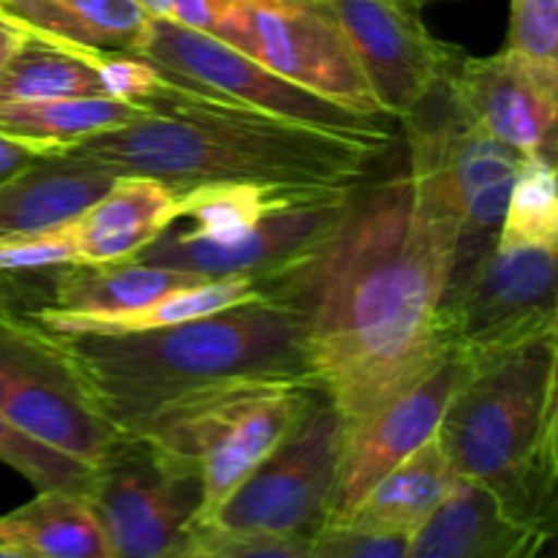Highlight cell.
I'll list each match as a JSON object with an SVG mask.
<instances>
[{
    "label": "cell",
    "instance_id": "obj_1",
    "mask_svg": "<svg viewBox=\"0 0 558 558\" xmlns=\"http://www.w3.org/2000/svg\"><path fill=\"white\" fill-rule=\"evenodd\" d=\"M452 245V229L401 169L360 185L338 232L265 287L303 311L311 379L347 430L447 354L439 308Z\"/></svg>",
    "mask_w": 558,
    "mask_h": 558
},
{
    "label": "cell",
    "instance_id": "obj_2",
    "mask_svg": "<svg viewBox=\"0 0 558 558\" xmlns=\"http://www.w3.org/2000/svg\"><path fill=\"white\" fill-rule=\"evenodd\" d=\"M140 120L65 147L114 174L185 191L207 183H267L357 191L392 134L354 136L292 123L163 80Z\"/></svg>",
    "mask_w": 558,
    "mask_h": 558
},
{
    "label": "cell",
    "instance_id": "obj_3",
    "mask_svg": "<svg viewBox=\"0 0 558 558\" xmlns=\"http://www.w3.org/2000/svg\"><path fill=\"white\" fill-rule=\"evenodd\" d=\"M54 338L98 412L129 436L172 403L213 387L311 379L303 311L272 294L158 330Z\"/></svg>",
    "mask_w": 558,
    "mask_h": 558
},
{
    "label": "cell",
    "instance_id": "obj_4",
    "mask_svg": "<svg viewBox=\"0 0 558 558\" xmlns=\"http://www.w3.org/2000/svg\"><path fill=\"white\" fill-rule=\"evenodd\" d=\"M436 441L456 474L518 523L554 532L558 480V336L463 363Z\"/></svg>",
    "mask_w": 558,
    "mask_h": 558
},
{
    "label": "cell",
    "instance_id": "obj_5",
    "mask_svg": "<svg viewBox=\"0 0 558 558\" xmlns=\"http://www.w3.org/2000/svg\"><path fill=\"white\" fill-rule=\"evenodd\" d=\"M456 71L439 76L401 114L407 172L417 199L452 229L445 298L496 248L523 156L490 136L463 107Z\"/></svg>",
    "mask_w": 558,
    "mask_h": 558
},
{
    "label": "cell",
    "instance_id": "obj_6",
    "mask_svg": "<svg viewBox=\"0 0 558 558\" xmlns=\"http://www.w3.org/2000/svg\"><path fill=\"white\" fill-rule=\"evenodd\" d=\"M319 392L314 379H243L163 409L140 434L196 463L205 488L202 523L270 456Z\"/></svg>",
    "mask_w": 558,
    "mask_h": 558
},
{
    "label": "cell",
    "instance_id": "obj_7",
    "mask_svg": "<svg viewBox=\"0 0 558 558\" xmlns=\"http://www.w3.org/2000/svg\"><path fill=\"white\" fill-rule=\"evenodd\" d=\"M87 499L112 558H191L202 532L205 488L194 461L147 436L120 434L93 466Z\"/></svg>",
    "mask_w": 558,
    "mask_h": 558
},
{
    "label": "cell",
    "instance_id": "obj_8",
    "mask_svg": "<svg viewBox=\"0 0 558 558\" xmlns=\"http://www.w3.org/2000/svg\"><path fill=\"white\" fill-rule=\"evenodd\" d=\"M347 441V420L316 392L270 456L202 526L240 537L314 539L325 529Z\"/></svg>",
    "mask_w": 558,
    "mask_h": 558
},
{
    "label": "cell",
    "instance_id": "obj_9",
    "mask_svg": "<svg viewBox=\"0 0 558 558\" xmlns=\"http://www.w3.org/2000/svg\"><path fill=\"white\" fill-rule=\"evenodd\" d=\"M134 54L156 65L163 80L174 85L191 87L205 96L256 109L272 118L316 125L336 134H392L387 129V118H368L330 98L316 96L278 76L276 71L265 69L213 33L178 25L174 20H147Z\"/></svg>",
    "mask_w": 558,
    "mask_h": 558
},
{
    "label": "cell",
    "instance_id": "obj_10",
    "mask_svg": "<svg viewBox=\"0 0 558 558\" xmlns=\"http://www.w3.org/2000/svg\"><path fill=\"white\" fill-rule=\"evenodd\" d=\"M439 336L463 363L558 336V248L496 245L441 300Z\"/></svg>",
    "mask_w": 558,
    "mask_h": 558
},
{
    "label": "cell",
    "instance_id": "obj_11",
    "mask_svg": "<svg viewBox=\"0 0 558 558\" xmlns=\"http://www.w3.org/2000/svg\"><path fill=\"white\" fill-rule=\"evenodd\" d=\"M213 36L316 96L387 118L325 0H238Z\"/></svg>",
    "mask_w": 558,
    "mask_h": 558
},
{
    "label": "cell",
    "instance_id": "obj_12",
    "mask_svg": "<svg viewBox=\"0 0 558 558\" xmlns=\"http://www.w3.org/2000/svg\"><path fill=\"white\" fill-rule=\"evenodd\" d=\"M0 414L90 466L120 439L58 338L16 316H0Z\"/></svg>",
    "mask_w": 558,
    "mask_h": 558
},
{
    "label": "cell",
    "instance_id": "obj_13",
    "mask_svg": "<svg viewBox=\"0 0 558 558\" xmlns=\"http://www.w3.org/2000/svg\"><path fill=\"white\" fill-rule=\"evenodd\" d=\"M357 54L387 118H401L439 76L463 60V49L428 31L423 9L445 0H325Z\"/></svg>",
    "mask_w": 558,
    "mask_h": 558
},
{
    "label": "cell",
    "instance_id": "obj_14",
    "mask_svg": "<svg viewBox=\"0 0 558 558\" xmlns=\"http://www.w3.org/2000/svg\"><path fill=\"white\" fill-rule=\"evenodd\" d=\"M354 194L357 191H341V194L322 196L298 210L267 218L254 232L227 245L185 240L172 232H163L156 243L147 245L131 262L169 267V270L189 272V276L207 278V281L251 278L265 289L272 278L298 267L338 232Z\"/></svg>",
    "mask_w": 558,
    "mask_h": 558
},
{
    "label": "cell",
    "instance_id": "obj_15",
    "mask_svg": "<svg viewBox=\"0 0 558 558\" xmlns=\"http://www.w3.org/2000/svg\"><path fill=\"white\" fill-rule=\"evenodd\" d=\"M461 374L463 360L447 349L423 379L396 392L374 414L347 430L325 526H341L371 485L434 439Z\"/></svg>",
    "mask_w": 558,
    "mask_h": 558
},
{
    "label": "cell",
    "instance_id": "obj_16",
    "mask_svg": "<svg viewBox=\"0 0 558 558\" xmlns=\"http://www.w3.org/2000/svg\"><path fill=\"white\" fill-rule=\"evenodd\" d=\"M456 87L474 120L521 156L556 161L558 65L534 63L512 49L469 58L456 69Z\"/></svg>",
    "mask_w": 558,
    "mask_h": 558
},
{
    "label": "cell",
    "instance_id": "obj_17",
    "mask_svg": "<svg viewBox=\"0 0 558 558\" xmlns=\"http://www.w3.org/2000/svg\"><path fill=\"white\" fill-rule=\"evenodd\" d=\"M180 216V191L140 174H118L85 213L65 223L80 265L131 262Z\"/></svg>",
    "mask_w": 558,
    "mask_h": 558
},
{
    "label": "cell",
    "instance_id": "obj_18",
    "mask_svg": "<svg viewBox=\"0 0 558 558\" xmlns=\"http://www.w3.org/2000/svg\"><path fill=\"white\" fill-rule=\"evenodd\" d=\"M554 532L518 523L494 494L458 480L445 505L409 537L407 558H543Z\"/></svg>",
    "mask_w": 558,
    "mask_h": 558
},
{
    "label": "cell",
    "instance_id": "obj_19",
    "mask_svg": "<svg viewBox=\"0 0 558 558\" xmlns=\"http://www.w3.org/2000/svg\"><path fill=\"white\" fill-rule=\"evenodd\" d=\"M114 178L109 169L65 150L41 153L0 180V238L65 227L104 196Z\"/></svg>",
    "mask_w": 558,
    "mask_h": 558
},
{
    "label": "cell",
    "instance_id": "obj_20",
    "mask_svg": "<svg viewBox=\"0 0 558 558\" xmlns=\"http://www.w3.org/2000/svg\"><path fill=\"white\" fill-rule=\"evenodd\" d=\"M262 294L265 289L251 278H213V281L205 278V281L174 289V292L161 294L136 308L107 311V314H71V311L41 308L27 319L54 336H129V332L158 330V327L202 319V316L248 303Z\"/></svg>",
    "mask_w": 558,
    "mask_h": 558
},
{
    "label": "cell",
    "instance_id": "obj_21",
    "mask_svg": "<svg viewBox=\"0 0 558 558\" xmlns=\"http://www.w3.org/2000/svg\"><path fill=\"white\" fill-rule=\"evenodd\" d=\"M458 474L434 439L371 485L341 526L368 534L412 537L458 485Z\"/></svg>",
    "mask_w": 558,
    "mask_h": 558
},
{
    "label": "cell",
    "instance_id": "obj_22",
    "mask_svg": "<svg viewBox=\"0 0 558 558\" xmlns=\"http://www.w3.org/2000/svg\"><path fill=\"white\" fill-rule=\"evenodd\" d=\"M341 194L327 189H292L267 183H207L180 191V216L167 232L185 240L227 245L245 238L272 216L298 210L322 196Z\"/></svg>",
    "mask_w": 558,
    "mask_h": 558
},
{
    "label": "cell",
    "instance_id": "obj_23",
    "mask_svg": "<svg viewBox=\"0 0 558 558\" xmlns=\"http://www.w3.org/2000/svg\"><path fill=\"white\" fill-rule=\"evenodd\" d=\"M0 548L25 558H112L96 507L71 490H44L0 515Z\"/></svg>",
    "mask_w": 558,
    "mask_h": 558
},
{
    "label": "cell",
    "instance_id": "obj_24",
    "mask_svg": "<svg viewBox=\"0 0 558 558\" xmlns=\"http://www.w3.org/2000/svg\"><path fill=\"white\" fill-rule=\"evenodd\" d=\"M31 33L96 52H134L147 16L134 0H0Z\"/></svg>",
    "mask_w": 558,
    "mask_h": 558
},
{
    "label": "cell",
    "instance_id": "obj_25",
    "mask_svg": "<svg viewBox=\"0 0 558 558\" xmlns=\"http://www.w3.org/2000/svg\"><path fill=\"white\" fill-rule=\"evenodd\" d=\"M205 278L145 262H112V265H60L49 287V305L71 314H107L145 305L161 294L183 289Z\"/></svg>",
    "mask_w": 558,
    "mask_h": 558
},
{
    "label": "cell",
    "instance_id": "obj_26",
    "mask_svg": "<svg viewBox=\"0 0 558 558\" xmlns=\"http://www.w3.org/2000/svg\"><path fill=\"white\" fill-rule=\"evenodd\" d=\"M145 112L147 104H129L109 96L0 104V134L41 150H65L87 136L134 123Z\"/></svg>",
    "mask_w": 558,
    "mask_h": 558
},
{
    "label": "cell",
    "instance_id": "obj_27",
    "mask_svg": "<svg viewBox=\"0 0 558 558\" xmlns=\"http://www.w3.org/2000/svg\"><path fill=\"white\" fill-rule=\"evenodd\" d=\"M93 52L27 33L0 71V104L104 96Z\"/></svg>",
    "mask_w": 558,
    "mask_h": 558
},
{
    "label": "cell",
    "instance_id": "obj_28",
    "mask_svg": "<svg viewBox=\"0 0 558 558\" xmlns=\"http://www.w3.org/2000/svg\"><path fill=\"white\" fill-rule=\"evenodd\" d=\"M496 245L558 248V169L554 158L523 156Z\"/></svg>",
    "mask_w": 558,
    "mask_h": 558
},
{
    "label": "cell",
    "instance_id": "obj_29",
    "mask_svg": "<svg viewBox=\"0 0 558 558\" xmlns=\"http://www.w3.org/2000/svg\"><path fill=\"white\" fill-rule=\"evenodd\" d=\"M0 463L22 474L38 494L44 490L87 494L93 483L90 463L36 439L20 425L9 423L3 414H0Z\"/></svg>",
    "mask_w": 558,
    "mask_h": 558
},
{
    "label": "cell",
    "instance_id": "obj_30",
    "mask_svg": "<svg viewBox=\"0 0 558 558\" xmlns=\"http://www.w3.org/2000/svg\"><path fill=\"white\" fill-rule=\"evenodd\" d=\"M505 47L534 63L558 65V0H510Z\"/></svg>",
    "mask_w": 558,
    "mask_h": 558
},
{
    "label": "cell",
    "instance_id": "obj_31",
    "mask_svg": "<svg viewBox=\"0 0 558 558\" xmlns=\"http://www.w3.org/2000/svg\"><path fill=\"white\" fill-rule=\"evenodd\" d=\"M71 262H74V248H71V238L65 227L41 234L0 238V283L20 281L31 272L71 265Z\"/></svg>",
    "mask_w": 558,
    "mask_h": 558
},
{
    "label": "cell",
    "instance_id": "obj_32",
    "mask_svg": "<svg viewBox=\"0 0 558 558\" xmlns=\"http://www.w3.org/2000/svg\"><path fill=\"white\" fill-rule=\"evenodd\" d=\"M93 65L104 96L129 104H145L163 85V74L134 52H93Z\"/></svg>",
    "mask_w": 558,
    "mask_h": 558
},
{
    "label": "cell",
    "instance_id": "obj_33",
    "mask_svg": "<svg viewBox=\"0 0 558 558\" xmlns=\"http://www.w3.org/2000/svg\"><path fill=\"white\" fill-rule=\"evenodd\" d=\"M311 539L300 537H240L202 526L191 558H308Z\"/></svg>",
    "mask_w": 558,
    "mask_h": 558
},
{
    "label": "cell",
    "instance_id": "obj_34",
    "mask_svg": "<svg viewBox=\"0 0 558 558\" xmlns=\"http://www.w3.org/2000/svg\"><path fill=\"white\" fill-rule=\"evenodd\" d=\"M409 537L368 534L349 526H325L311 539L308 558H407Z\"/></svg>",
    "mask_w": 558,
    "mask_h": 558
},
{
    "label": "cell",
    "instance_id": "obj_35",
    "mask_svg": "<svg viewBox=\"0 0 558 558\" xmlns=\"http://www.w3.org/2000/svg\"><path fill=\"white\" fill-rule=\"evenodd\" d=\"M238 0H174L172 20L194 31L213 33Z\"/></svg>",
    "mask_w": 558,
    "mask_h": 558
},
{
    "label": "cell",
    "instance_id": "obj_36",
    "mask_svg": "<svg viewBox=\"0 0 558 558\" xmlns=\"http://www.w3.org/2000/svg\"><path fill=\"white\" fill-rule=\"evenodd\" d=\"M41 153H49V150H41V147H33L27 145V142L11 140V136L0 134V180L20 172L25 163H31L33 158H38Z\"/></svg>",
    "mask_w": 558,
    "mask_h": 558
},
{
    "label": "cell",
    "instance_id": "obj_37",
    "mask_svg": "<svg viewBox=\"0 0 558 558\" xmlns=\"http://www.w3.org/2000/svg\"><path fill=\"white\" fill-rule=\"evenodd\" d=\"M27 33L31 31H27L20 20H14V16L5 14V11L0 9V71H3V65L9 63L11 54L16 52V47L25 41Z\"/></svg>",
    "mask_w": 558,
    "mask_h": 558
},
{
    "label": "cell",
    "instance_id": "obj_38",
    "mask_svg": "<svg viewBox=\"0 0 558 558\" xmlns=\"http://www.w3.org/2000/svg\"><path fill=\"white\" fill-rule=\"evenodd\" d=\"M147 20H172L174 0H134Z\"/></svg>",
    "mask_w": 558,
    "mask_h": 558
},
{
    "label": "cell",
    "instance_id": "obj_39",
    "mask_svg": "<svg viewBox=\"0 0 558 558\" xmlns=\"http://www.w3.org/2000/svg\"><path fill=\"white\" fill-rule=\"evenodd\" d=\"M0 558H25V556L14 554V550H9V548H0Z\"/></svg>",
    "mask_w": 558,
    "mask_h": 558
}]
</instances>
